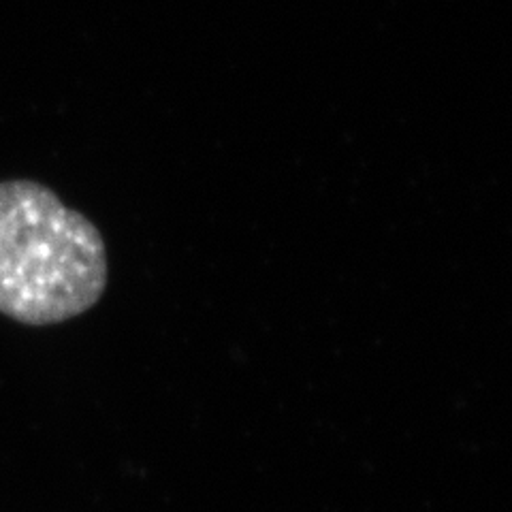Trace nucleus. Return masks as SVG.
<instances>
[{"label": "nucleus", "instance_id": "nucleus-1", "mask_svg": "<svg viewBox=\"0 0 512 512\" xmlns=\"http://www.w3.org/2000/svg\"><path fill=\"white\" fill-rule=\"evenodd\" d=\"M109 282L101 231L32 180L0 182V314L28 327L92 310Z\"/></svg>", "mask_w": 512, "mask_h": 512}]
</instances>
